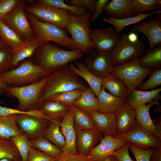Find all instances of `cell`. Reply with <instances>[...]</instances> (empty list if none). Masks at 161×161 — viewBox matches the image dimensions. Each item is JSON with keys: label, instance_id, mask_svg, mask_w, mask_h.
I'll use <instances>...</instances> for the list:
<instances>
[{"label": "cell", "instance_id": "obj_1", "mask_svg": "<svg viewBox=\"0 0 161 161\" xmlns=\"http://www.w3.org/2000/svg\"><path fill=\"white\" fill-rule=\"evenodd\" d=\"M81 50H67L57 45L45 42L35 51L31 58L38 66L51 72L84 55Z\"/></svg>", "mask_w": 161, "mask_h": 161}, {"label": "cell", "instance_id": "obj_2", "mask_svg": "<svg viewBox=\"0 0 161 161\" xmlns=\"http://www.w3.org/2000/svg\"><path fill=\"white\" fill-rule=\"evenodd\" d=\"M88 87L71 69L68 65L52 72L41 93V104L58 93L75 89H85Z\"/></svg>", "mask_w": 161, "mask_h": 161}, {"label": "cell", "instance_id": "obj_3", "mask_svg": "<svg viewBox=\"0 0 161 161\" xmlns=\"http://www.w3.org/2000/svg\"><path fill=\"white\" fill-rule=\"evenodd\" d=\"M19 66L0 75L8 86L20 87L37 82L52 72L36 65L31 58L21 62Z\"/></svg>", "mask_w": 161, "mask_h": 161}, {"label": "cell", "instance_id": "obj_4", "mask_svg": "<svg viewBox=\"0 0 161 161\" xmlns=\"http://www.w3.org/2000/svg\"><path fill=\"white\" fill-rule=\"evenodd\" d=\"M48 76L37 82L26 86H8L4 89V93L18 100V109L24 111L39 110L41 105V94Z\"/></svg>", "mask_w": 161, "mask_h": 161}, {"label": "cell", "instance_id": "obj_5", "mask_svg": "<svg viewBox=\"0 0 161 161\" xmlns=\"http://www.w3.org/2000/svg\"><path fill=\"white\" fill-rule=\"evenodd\" d=\"M69 12V19L65 29L72 36V49H80L86 53L95 48L90 37L92 13L87 12L83 16H78Z\"/></svg>", "mask_w": 161, "mask_h": 161}, {"label": "cell", "instance_id": "obj_6", "mask_svg": "<svg viewBox=\"0 0 161 161\" xmlns=\"http://www.w3.org/2000/svg\"><path fill=\"white\" fill-rule=\"evenodd\" d=\"M26 14L36 38L47 42L51 41L72 50L73 41L66 30L53 24L41 21L27 12Z\"/></svg>", "mask_w": 161, "mask_h": 161}, {"label": "cell", "instance_id": "obj_7", "mask_svg": "<svg viewBox=\"0 0 161 161\" xmlns=\"http://www.w3.org/2000/svg\"><path fill=\"white\" fill-rule=\"evenodd\" d=\"M141 57L134 58L121 65H114L111 74L122 80L126 85L128 94L136 87L139 86L143 80L151 74L153 69L142 67L140 64Z\"/></svg>", "mask_w": 161, "mask_h": 161}, {"label": "cell", "instance_id": "obj_8", "mask_svg": "<svg viewBox=\"0 0 161 161\" xmlns=\"http://www.w3.org/2000/svg\"><path fill=\"white\" fill-rule=\"evenodd\" d=\"M26 12L30 13L38 20L53 24L64 30L69 19V12L53 6L28 1Z\"/></svg>", "mask_w": 161, "mask_h": 161}, {"label": "cell", "instance_id": "obj_9", "mask_svg": "<svg viewBox=\"0 0 161 161\" xmlns=\"http://www.w3.org/2000/svg\"><path fill=\"white\" fill-rule=\"evenodd\" d=\"M26 5L25 0H20L13 10L2 21L23 41L36 38L26 14Z\"/></svg>", "mask_w": 161, "mask_h": 161}, {"label": "cell", "instance_id": "obj_10", "mask_svg": "<svg viewBox=\"0 0 161 161\" xmlns=\"http://www.w3.org/2000/svg\"><path fill=\"white\" fill-rule=\"evenodd\" d=\"M145 48L144 41L139 39L134 42L130 41L127 35L122 34L119 41L112 53L114 65H121L141 56Z\"/></svg>", "mask_w": 161, "mask_h": 161}, {"label": "cell", "instance_id": "obj_11", "mask_svg": "<svg viewBox=\"0 0 161 161\" xmlns=\"http://www.w3.org/2000/svg\"><path fill=\"white\" fill-rule=\"evenodd\" d=\"M86 54L85 65L92 73L102 79L111 73L114 66L112 53L94 48Z\"/></svg>", "mask_w": 161, "mask_h": 161}, {"label": "cell", "instance_id": "obj_12", "mask_svg": "<svg viewBox=\"0 0 161 161\" xmlns=\"http://www.w3.org/2000/svg\"><path fill=\"white\" fill-rule=\"evenodd\" d=\"M114 137L125 140L144 150L161 146V141L138 123L130 131L117 134Z\"/></svg>", "mask_w": 161, "mask_h": 161}, {"label": "cell", "instance_id": "obj_13", "mask_svg": "<svg viewBox=\"0 0 161 161\" xmlns=\"http://www.w3.org/2000/svg\"><path fill=\"white\" fill-rule=\"evenodd\" d=\"M16 119L20 130L30 141L44 136L51 121L26 114L16 115Z\"/></svg>", "mask_w": 161, "mask_h": 161}, {"label": "cell", "instance_id": "obj_14", "mask_svg": "<svg viewBox=\"0 0 161 161\" xmlns=\"http://www.w3.org/2000/svg\"><path fill=\"white\" fill-rule=\"evenodd\" d=\"M90 39L95 48L103 52L112 53L120 38V35L110 27L91 30Z\"/></svg>", "mask_w": 161, "mask_h": 161}, {"label": "cell", "instance_id": "obj_15", "mask_svg": "<svg viewBox=\"0 0 161 161\" xmlns=\"http://www.w3.org/2000/svg\"><path fill=\"white\" fill-rule=\"evenodd\" d=\"M128 141L104 134L99 144L93 148L87 156L95 161H103L107 157L113 155L114 151L122 147Z\"/></svg>", "mask_w": 161, "mask_h": 161}, {"label": "cell", "instance_id": "obj_16", "mask_svg": "<svg viewBox=\"0 0 161 161\" xmlns=\"http://www.w3.org/2000/svg\"><path fill=\"white\" fill-rule=\"evenodd\" d=\"M146 22H142L134 25L131 29V32H139L144 34L149 43L148 49L161 45V15L155 16Z\"/></svg>", "mask_w": 161, "mask_h": 161}, {"label": "cell", "instance_id": "obj_17", "mask_svg": "<svg viewBox=\"0 0 161 161\" xmlns=\"http://www.w3.org/2000/svg\"><path fill=\"white\" fill-rule=\"evenodd\" d=\"M60 130L64 135L66 144L61 150L63 153L66 155H78L76 147V131L73 123L72 105L70 106L69 112L63 118L60 123Z\"/></svg>", "mask_w": 161, "mask_h": 161}, {"label": "cell", "instance_id": "obj_18", "mask_svg": "<svg viewBox=\"0 0 161 161\" xmlns=\"http://www.w3.org/2000/svg\"><path fill=\"white\" fill-rule=\"evenodd\" d=\"M76 131L77 150L78 154L81 156H87L103 136L96 128Z\"/></svg>", "mask_w": 161, "mask_h": 161}, {"label": "cell", "instance_id": "obj_19", "mask_svg": "<svg viewBox=\"0 0 161 161\" xmlns=\"http://www.w3.org/2000/svg\"><path fill=\"white\" fill-rule=\"evenodd\" d=\"M115 114L117 134L130 131L138 123L135 117L134 109L130 107L126 101Z\"/></svg>", "mask_w": 161, "mask_h": 161}, {"label": "cell", "instance_id": "obj_20", "mask_svg": "<svg viewBox=\"0 0 161 161\" xmlns=\"http://www.w3.org/2000/svg\"><path fill=\"white\" fill-rule=\"evenodd\" d=\"M45 41L35 39L24 41L18 47L12 49L11 69H13L25 59L31 58L35 51Z\"/></svg>", "mask_w": 161, "mask_h": 161}, {"label": "cell", "instance_id": "obj_21", "mask_svg": "<svg viewBox=\"0 0 161 161\" xmlns=\"http://www.w3.org/2000/svg\"><path fill=\"white\" fill-rule=\"evenodd\" d=\"M103 11L110 16L117 19L133 17L137 14L132 0H112L104 7Z\"/></svg>", "mask_w": 161, "mask_h": 161}, {"label": "cell", "instance_id": "obj_22", "mask_svg": "<svg viewBox=\"0 0 161 161\" xmlns=\"http://www.w3.org/2000/svg\"><path fill=\"white\" fill-rule=\"evenodd\" d=\"M89 113L99 131L104 134L113 137L117 134L115 112L93 111Z\"/></svg>", "mask_w": 161, "mask_h": 161}, {"label": "cell", "instance_id": "obj_23", "mask_svg": "<svg viewBox=\"0 0 161 161\" xmlns=\"http://www.w3.org/2000/svg\"><path fill=\"white\" fill-rule=\"evenodd\" d=\"M161 88L149 91H140L134 89L128 95L126 100L130 107L135 109L139 106L152 103L154 100H161Z\"/></svg>", "mask_w": 161, "mask_h": 161}, {"label": "cell", "instance_id": "obj_24", "mask_svg": "<svg viewBox=\"0 0 161 161\" xmlns=\"http://www.w3.org/2000/svg\"><path fill=\"white\" fill-rule=\"evenodd\" d=\"M97 98L98 111L104 113L116 112L126 101V98L117 97L107 92L102 87Z\"/></svg>", "mask_w": 161, "mask_h": 161}, {"label": "cell", "instance_id": "obj_25", "mask_svg": "<svg viewBox=\"0 0 161 161\" xmlns=\"http://www.w3.org/2000/svg\"><path fill=\"white\" fill-rule=\"evenodd\" d=\"M69 66L75 74L82 77L86 81L97 97L102 87L103 79L92 73L83 63L76 61L75 65L71 64Z\"/></svg>", "mask_w": 161, "mask_h": 161}, {"label": "cell", "instance_id": "obj_26", "mask_svg": "<svg viewBox=\"0 0 161 161\" xmlns=\"http://www.w3.org/2000/svg\"><path fill=\"white\" fill-rule=\"evenodd\" d=\"M70 106L48 100L41 103L39 110L52 120L61 121L69 112Z\"/></svg>", "mask_w": 161, "mask_h": 161}, {"label": "cell", "instance_id": "obj_27", "mask_svg": "<svg viewBox=\"0 0 161 161\" xmlns=\"http://www.w3.org/2000/svg\"><path fill=\"white\" fill-rule=\"evenodd\" d=\"M102 87L107 89L109 93L117 97L126 98L128 95V90L126 84L111 73L102 79Z\"/></svg>", "mask_w": 161, "mask_h": 161}, {"label": "cell", "instance_id": "obj_28", "mask_svg": "<svg viewBox=\"0 0 161 161\" xmlns=\"http://www.w3.org/2000/svg\"><path fill=\"white\" fill-rule=\"evenodd\" d=\"M160 13L161 10L160 9L150 13L138 14L133 17L122 19H116L110 16L105 17L102 19V21L113 26L115 28L116 32L119 34L126 26L139 23L151 15Z\"/></svg>", "mask_w": 161, "mask_h": 161}, {"label": "cell", "instance_id": "obj_29", "mask_svg": "<svg viewBox=\"0 0 161 161\" xmlns=\"http://www.w3.org/2000/svg\"><path fill=\"white\" fill-rule=\"evenodd\" d=\"M72 105L78 108L88 112L98 111V100L94 92L90 87L84 90L80 97Z\"/></svg>", "mask_w": 161, "mask_h": 161}, {"label": "cell", "instance_id": "obj_30", "mask_svg": "<svg viewBox=\"0 0 161 161\" xmlns=\"http://www.w3.org/2000/svg\"><path fill=\"white\" fill-rule=\"evenodd\" d=\"M158 100L142 105L134 109L135 118L138 124L152 134L155 130V126L149 114L150 108L152 106L158 105Z\"/></svg>", "mask_w": 161, "mask_h": 161}, {"label": "cell", "instance_id": "obj_31", "mask_svg": "<svg viewBox=\"0 0 161 161\" xmlns=\"http://www.w3.org/2000/svg\"><path fill=\"white\" fill-rule=\"evenodd\" d=\"M23 133L18 127L16 119V114L0 116V136L9 140L14 135Z\"/></svg>", "mask_w": 161, "mask_h": 161}, {"label": "cell", "instance_id": "obj_32", "mask_svg": "<svg viewBox=\"0 0 161 161\" xmlns=\"http://www.w3.org/2000/svg\"><path fill=\"white\" fill-rule=\"evenodd\" d=\"M73 123L76 130L96 128L95 125L88 112L82 110L72 105Z\"/></svg>", "mask_w": 161, "mask_h": 161}, {"label": "cell", "instance_id": "obj_33", "mask_svg": "<svg viewBox=\"0 0 161 161\" xmlns=\"http://www.w3.org/2000/svg\"><path fill=\"white\" fill-rule=\"evenodd\" d=\"M60 121H51L46 129L44 137L62 150L64 147L65 140L60 130Z\"/></svg>", "mask_w": 161, "mask_h": 161}, {"label": "cell", "instance_id": "obj_34", "mask_svg": "<svg viewBox=\"0 0 161 161\" xmlns=\"http://www.w3.org/2000/svg\"><path fill=\"white\" fill-rule=\"evenodd\" d=\"M31 146L55 158H58L63 154L62 150L51 143L44 136L30 141Z\"/></svg>", "mask_w": 161, "mask_h": 161}, {"label": "cell", "instance_id": "obj_35", "mask_svg": "<svg viewBox=\"0 0 161 161\" xmlns=\"http://www.w3.org/2000/svg\"><path fill=\"white\" fill-rule=\"evenodd\" d=\"M140 64L143 67L148 69H156L161 66V45L155 48L148 49L141 57Z\"/></svg>", "mask_w": 161, "mask_h": 161}, {"label": "cell", "instance_id": "obj_36", "mask_svg": "<svg viewBox=\"0 0 161 161\" xmlns=\"http://www.w3.org/2000/svg\"><path fill=\"white\" fill-rule=\"evenodd\" d=\"M4 158L14 161L21 160L20 154L13 143L0 136V160Z\"/></svg>", "mask_w": 161, "mask_h": 161}, {"label": "cell", "instance_id": "obj_37", "mask_svg": "<svg viewBox=\"0 0 161 161\" xmlns=\"http://www.w3.org/2000/svg\"><path fill=\"white\" fill-rule=\"evenodd\" d=\"M0 38L12 49L18 47L24 41L1 21H0Z\"/></svg>", "mask_w": 161, "mask_h": 161}, {"label": "cell", "instance_id": "obj_38", "mask_svg": "<svg viewBox=\"0 0 161 161\" xmlns=\"http://www.w3.org/2000/svg\"><path fill=\"white\" fill-rule=\"evenodd\" d=\"M84 90L78 89L59 93L52 96L48 100L71 106L80 97Z\"/></svg>", "mask_w": 161, "mask_h": 161}, {"label": "cell", "instance_id": "obj_39", "mask_svg": "<svg viewBox=\"0 0 161 161\" xmlns=\"http://www.w3.org/2000/svg\"><path fill=\"white\" fill-rule=\"evenodd\" d=\"M9 140L14 144L18 150L22 161H27L28 152L32 147L30 141L24 134H18L10 137Z\"/></svg>", "mask_w": 161, "mask_h": 161}, {"label": "cell", "instance_id": "obj_40", "mask_svg": "<svg viewBox=\"0 0 161 161\" xmlns=\"http://www.w3.org/2000/svg\"><path fill=\"white\" fill-rule=\"evenodd\" d=\"M36 2L51 5L69 12L76 16H81L86 13L87 10L84 8H80L69 5L62 0H37Z\"/></svg>", "mask_w": 161, "mask_h": 161}, {"label": "cell", "instance_id": "obj_41", "mask_svg": "<svg viewBox=\"0 0 161 161\" xmlns=\"http://www.w3.org/2000/svg\"><path fill=\"white\" fill-rule=\"evenodd\" d=\"M133 7L137 14L146 11H153L160 9L161 7L160 0H133Z\"/></svg>", "mask_w": 161, "mask_h": 161}, {"label": "cell", "instance_id": "obj_42", "mask_svg": "<svg viewBox=\"0 0 161 161\" xmlns=\"http://www.w3.org/2000/svg\"><path fill=\"white\" fill-rule=\"evenodd\" d=\"M12 114H26L42 119L52 121L49 117L38 110L24 111L17 109L7 108L0 106V116H6Z\"/></svg>", "mask_w": 161, "mask_h": 161}, {"label": "cell", "instance_id": "obj_43", "mask_svg": "<svg viewBox=\"0 0 161 161\" xmlns=\"http://www.w3.org/2000/svg\"><path fill=\"white\" fill-rule=\"evenodd\" d=\"M161 85V67L154 69L148 80L138 87V90L145 91L155 88Z\"/></svg>", "mask_w": 161, "mask_h": 161}, {"label": "cell", "instance_id": "obj_44", "mask_svg": "<svg viewBox=\"0 0 161 161\" xmlns=\"http://www.w3.org/2000/svg\"><path fill=\"white\" fill-rule=\"evenodd\" d=\"M12 49L9 47L0 49V75L10 69Z\"/></svg>", "mask_w": 161, "mask_h": 161}, {"label": "cell", "instance_id": "obj_45", "mask_svg": "<svg viewBox=\"0 0 161 161\" xmlns=\"http://www.w3.org/2000/svg\"><path fill=\"white\" fill-rule=\"evenodd\" d=\"M129 149L131 151L136 161H149L154 148L147 150L140 149L130 143Z\"/></svg>", "mask_w": 161, "mask_h": 161}, {"label": "cell", "instance_id": "obj_46", "mask_svg": "<svg viewBox=\"0 0 161 161\" xmlns=\"http://www.w3.org/2000/svg\"><path fill=\"white\" fill-rule=\"evenodd\" d=\"M57 158L31 147L29 150L27 161H54Z\"/></svg>", "mask_w": 161, "mask_h": 161}, {"label": "cell", "instance_id": "obj_47", "mask_svg": "<svg viewBox=\"0 0 161 161\" xmlns=\"http://www.w3.org/2000/svg\"><path fill=\"white\" fill-rule=\"evenodd\" d=\"M20 0H0V21L10 13Z\"/></svg>", "mask_w": 161, "mask_h": 161}, {"label": "cell", "instance_id": "obj_48", "mask_svg": "<svg viewBox=\"0 0 161 161\" xmlns=\"http://www.w3.org/2000/svg\"><path fill=\"white\" fill-rule=\"evenodd\" d=\"M95 0H71V5L80 8H84L93 15L95 13Z\"/></svg>", "mask_w": 161, "mask_h": 161}, {"label": "cell", "instance_id": "obj_49", "mask_svg": "<svg viewBox=\"0 0 161 161\" xmlns=\"http://www.w3.org/2000/svg\"><path fill=\"white\" fill-rule=\"evenodd\" d=\"M130 143L128 142L122 147L116 149L114 155L118 161H134L131 158L129 153V147Z\"/></svg>", "mask_w": 161, "mask_h": 161}, {"label": "cell", "instance_id": "obj_50", "mask_svg": "<svg viewBox=\"0 0 161 161\" xmlns=\"http://www.w3.org/2000/svg\"><path fill=\"white\" fill-rule=\"evenodd\" d=\"M109 0H96L95 3V13L91 18L90 21L93 22L96 20L103 11L104 7L109 3Z\"/></svg>", "mask_w": 161, "mask_h": 161}, {"label": "cell", "instance_id": "obj_51", "mask_svg": "<svg viewBox=\"0 0 161 161\" xmlns=\"http://www.w3.org/2000/svg\"><path fill=\"white\" fill-rule=\"evenodd\" d=\"M64 154L65 161H95L87 156Z\"/></svg>", "mask_w": 161, "mask_h": 161}, {"label": "cell", "instance_id": "obj_52", "mask_svg": "<svg viewBox=\"0 0 161 161\" xmlns=\"http://www.w3.org/2000/svg\"><path fill=\"white\" fill-rule=\"evenodd\" d=\"M155 126V130L153 135L161 141V117L152 120Z\"/></svg>", "mask_w": 161, "mask_h": 161}, {"label": "cell", "instance_id": "obj_53", "mask_svg": "<svg viewBox=\"0 0 161 161\" xmlns=\"http://www.w3.org/2000/svg\"><path fill=\"white\" fill-rule=\"evenodd\" d=\"M149 161H161V146L154 148Z\"/></svg>", "mask_w": 161, "mask_h": 161}, {"label": "cell", "instance_id": "obj_54", "mask_svg": "<svg viewBox=\"0 0 161 161\" xmlns=\"http://www.w3.org/2000/svg\"><path fill=\"white\" fill-rule=\"evenodd\" d=\"M127 35L129 40L131 42H136L139 39L137 34L135 32H131Z\"/></svg>", "mask_w": 161, "mask_h": 161}, {"label": "cell", "instance_id": "obj_55", "mask_svg": "<svg viewBox=\"0 0 161 161\" xmlns=\"http://www.w3.org/2000/svg\"><path fill=\"white\" fill-rule=\"evenodd\" d=\"M8 86L7 84L2 81L0 77V94L4 93V89Z\"/></svg>", "mask_w": 161, "mask_h": 161}, {"label": "cell", "instance_id": "obj_56", "mask_svg": "<svg viewBox=\"0 0 161 161\" xmlns=\"http://www.w3.org/2000/svg\"><path fill=\"white\" fill-rule=\"evenodd\" d=\"M103 161H118L114 155H110L106 158Z\"/></svg>", "mask_w": 161, "mask_h": 161}, {"label": "cell", "instance_id": "obj_57", "mask_svg": "<svg viewBox=\"0 0 161 161\" xmlns=\"http://www.w3.org/2000/svg\"><path fill=\"white\" fill-rule=\"evenodd\" d=\"M8 46L0 38V49L4 48Z\"/></svg>", "mask_w": 161, "mask_h": 161}, {"label": "cell", "instance_id": "obj_58", "mask_svg": "<svg viewBox=\"0 0 161 161\" xmlns=\"http://www.w3.org/2000/svg\"><path fill=\"white\" fill-rule=\"evenodd\" d=\"M54 161H65V155L64 154Z\"/></svg>", "mask_w": 161, "mask_h": 161}, {"label": "cell", "instance_id": "obj_59", "mask_svg": "<svg viewBox=\"0 0 161 161\" xmlns=\"http://www.w3.org/2000/svg\"><path fill=\"white\" fill-rule=\"evenodd\" d=\"M0 161H14L10 160L7 158H4L0 160Z\"/></svg>", "mask_w": 161, "mask_h": 161}, {"label": "cell", "instance_id": "obj_60", "mask_svg": "<svg viewBox=\"0 0 161 161\" xmlns=\"http://www.w3.org/2000/svg\"><path fill=\"white\" fill-rule=\"evenodd\" d=\"M160 109L161 110V109H160V107H159L158 108H157L155 109V111L157 112H161V110H160Z\"/></svg>", "mask_w": 161, "mask_h": 161}, {"label": "cell", "instance_id": "obj_61", "mask_svg": "<svg viewBox=\"0 0 161 161\" xmlns=\"http://www.w3.org/2000/svg\"><path fill=\"white\" fill-rule=\"evenodd\" d=\"M18 161H21V160H20Z\"/></svg>", "mask_w": 161, "mask_h": 161}]
</instances>
